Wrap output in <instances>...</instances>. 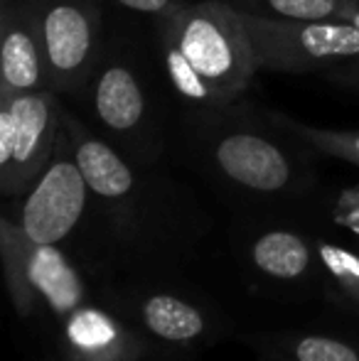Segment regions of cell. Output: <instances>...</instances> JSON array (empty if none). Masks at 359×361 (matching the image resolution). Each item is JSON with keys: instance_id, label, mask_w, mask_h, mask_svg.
<instances>
[{"instance_id": "cell-1", "label": "cell", "mask_w": 359, "mask_h": 361, "mask_svg": "<svg viewBox=\"0 0 359 361\" xmlns=\"http://www.w3.org/2000/svg\"><path fill=\"white\" fill-rule=\"evenodd\" d=\"M155 30L165 76L182 109L231 104L261 69L244 18L226 0L185 3Z\"/></svg>"}, {"instance_id": "cell-2", "label": "cell", "mask_w": 359, "mask_h": 361, "mask_svg": "<svg viewBox=\"0 0 359 361\" xmlns=\"http://www.w3.org/2000/svg\"><path fill=\"white\" fill-rule=\"evenodd\" d=\"M187 121L195 138L207 140L212 162L231 182L256 192H278L291 185L293 160L241 99L219 106H192Z\"/></svg>"}, {"instance_id": "cell-3", "label": "cell", "mask_w": 359, "mask_h": 361, "mask_svg": "<svg viewBox=\"0 0 359 361\" xmlns=\"http://www.w3.org/2000/svg\"><path fill=\"white\" fill-rule=\"evenodd\" d=\"M91 121L118 150L138 152L160 130V104L143 59L126 39H109L84 91L77 96Z\"/></svg>"}, {"instance_id": "cell-4", "label": "cell", "mask_w": 359, "mask_h": 361, "mask_svg": "<svg viewBox=\"0 0 359 361\" xmlns=\"http://www.w3.org/2000/svg\"><path fill=\"white\" fill-rule=\"evenodd\" d=\"M241 18L259 67L271 72L325 74L359 57V30L340 20H273L249 13H241Z\"/></svg>"}, {"instance_id": "cell-5", "label": "cell", "mask_w": 359, "mask_h": 361, "mask_svg": "<svg viewBox=\"0 0 359 361\" xmlns=\"http://www.w3.org/2000/svg\"><path fill=\"white\" fill-rule=\"evenodd\" d=\"M64 130V106L52 89L0 99V185L15 195L49 165Z\"/></svg>"}, {"instance_id": "cell-6", "label": "cell", "mask_w": 359, "mask_h": 361, "mask_svg": "<svg viewBox=\"0 0 359 361\" xmlns=\"http://www.w3.org/2000/svg\"><path fill=\"white\" fill-rule=\"evenodd\" d=\"M52 91L77 99L104 54L101 0H35Z\"/></svg>"}, {"instance_id": "cell-7", "label": "cell", "mask_w": 359, "mask_h": 361, "mask_svg": "<svg viewBox=\"0 0 359 361\" xmlns=\"http://www.w3.org/2000/svg\"><path fill=\"white\" fill-rule=\"evenodd\" d=\"M89 185L74 155L69 130L64 126L49 165L37 177L28 202L23 207L25 236L35 243H57L77 226L87 204Z\"/></svg>"}, {"instance_id": "cell-8", "label": "cell", "mask_w": 359, "mask_h": 361, "mask_svg": "<svg viewBox=\"0 0 359 361\" xmlns=\"http://www.w3.org/2000/svg\"><path fill=\"white\" fill-rule=\"evenodd\" d=\"M52 89L35 0H0V99Z\"/></svg>"}, {"instance_id": "cell-9", "label": "cell", "mask_w": 359, "mask_h": 361, "mask_svg": "<svg viewBox=\"0 0 359 361\" xmlns=\"http://www.w3.org/2000/svg\"><path fill=\"white\" fill-rule=\"evenodd\" d=\"M54 243H42L30 256V281L49 300L57 312H67L79 302V281L64 256L52 248Z\"/></svg>"}, {"instance_id": "cell-10", "label": "cell", "mask_w": 359, "mask_h": 361, "mask_svg": "<svg viewBox=\"0 0 359 361\" xmlns=\"http://www.w3.org/2000/svg\"><path fill=\"white\" fill-rule=\"evenodd\" d=\"M236 10L273 20H342L359 0H226Z\"/></svg>"}, {"instance_id": "cell-11", "label": "cell", "mask_w": 359, "mask_h": 361, "mask_svg": "<svg viewBox=\"0 0 359 361\" xmlns=\"http://www.w3.org/2000/svg\"><path fill=\"white\" fill-rule=\"evenodd\" d=\"M254 261L261 271L276 278H296L308 266V248L296 233L271 231L254 246Z\"/></svg>"}, {"instance_id": "cell-12", "label": "cell", "mask_w": 359, "mask_h": 361, "mask_svg": "<svg viewBox=\"0 0 359 361\" xmlns=\"http://www.w3.org/2000/svg\"><path fill=\"white\" fill-rule=\"evenodd\" d=\"M145 322L155 334L165 339H190L195 334L202 332V317L195 307H190L187 302L168 295H158V298L148 300L145 305Z\"/></svg>"}, {"instance_id": "cell-13", "label": "cell", "mask_w": 359, "mask_h": 361, "mask_svg": "<svg viewBox=\"0 0 359 361\" xmlns=\"http://www.w3.org/2000/svg\"><path fill=\"white\" fill-rule=\"evenodd\" d=\"M271 121L276 126H281L283 130L293 133L296 138L305 140V143L320 147L325 152H332L337 157H345V160L359 162V130H327V128H315V126L300 123V121L291 118V116H283L271 111Z\"/></svg>"}, {"instance_id": "cell-14", "label": "cell", "mask_w": 359, "mask_h": 361, "mask_svg": "<svg viewBox=\"0 0 359 361\" xmlns=\"http://www.w3.org/2000/svg\"><path fill=\"white\" fill-rule=\"evenodd\" d=\"M69 337L72 342H77L84 349H96V347H106L111 339L116 337L114 324L99 312H79L74 314L72 324H69Z\"/></svg>"}, {"instance_id": "cell-15", "label": "cell", "mask_w": 359, "mask_h": 361, "mask_svg": "<svg viewBox=\"0 0 359 361\" xmlns=\"http://www.w3.org/2000/svg\"><path fill=\"white\" fill-rule=\"evenodd\" d=\"M298 359L300 361H359L357 354L342 342L325 337H308L298 344Z\"/></svg>"}, {"instance_id": "cell-16", "label": "cell", "mask_w": 359, "mask_h": 361, "mask_svg": "<svg viewBox=\"0 0 359 361\" xmlns=\"http://www.w3.org/2000/svg\"><path fill=\"white\" fill-rule=\"evenodd\" d=\"M111 3L133 15H143V18H150L153 23H158V20L168 18L178 8H182L187 0H111Z\"/></svg>"}, {"instance_id": "cell-17", "label": "cell", "mask_w": 359, "mask_h": 361, "mask_svg": "<svg viewBox=\"0 0 359 361\" xmlns=\"http://www.w3.org/2000/svg\"><path fill=\"white\" fill-rule=\"evenodd\" d=\"M325 79L332 81V84H337V86H345V89L359 91V57L347 59V62L327 69Z\"/></svg>"}, {"instance_id": "cell-18", "label": "cell", "mask_w": 359, "mask_h": 361, "mask_svg": "<svg viewBox=\"0 0 359 361\" xmlns=\"http://www.w3.org/2000/svg\"><path fill=\"white\" fill-rule=\"evenodd\" d=\"M322 258L327 261V266L332 268V273H352V276H359V261L350 253L340 251V248H322Z\"/></svg>"}, {"instance_id": "cell-19", "label": "cell", "mask_w": 359, "mask_h": 361, "mask_svg": "<svg viewBox=\"0 0 359 361\" xmlns=\"http://www.w3.org/2000/svg\"><path fill=\"white\" fill-rule=\"evenodd\" d=\"M340 23H347V25H352L355 30H359V3L355 5V8L347 10V15L340 20Z\"/></svg>"}]
</instances>
